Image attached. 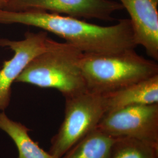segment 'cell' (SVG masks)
<instances>
[{
	"mask_svg": "<svg viewBox=\"0 0 158 158\" xmlns=\"http://www.w3.org/2000/svg\"><path fill=\"white\" fill-rule=\"evenodd\" d=\"M0 23H19L42 29L62 38L85 54H106L135 49L130 19L101 26L81 19L40 10H0Z\"/></svg>",
	"mask_w": 158,
	"mask_h": 158,
	"instance_id": "obj_1",
	"label": "cell"
},
{
	"mask_svg": "<svg viewBox=\"0 0 158 158\" xmlns=\"http://www.w3.org/2000/svg\"><path fill=\"white\" fill-rule=\"evenodd\" d=\"M80 67L87 90L100 94L158 74V64L139 55L134 49L113 53H83Z\"/></svg>",
	"mask_w": 158,
	"mask_h": 158,
	"instance_id": "obj_2",
	"label": "cell"
},
{
	"mask_svg": "<svg viewBox=\"0 0 158 158\" xmlns=\"http://www.w3.org/2000/svg\"><path fill=\"white\" fill-rule=\"evenodd\" d=\"M83 54L69 43L56 41L29 62L15 82L54 89L64 98L85 92L87 90L80 67Z\"/></svg>",
	"mask_w": 158,
	"mask_h": 158,
	"instance_id": "obj_3",
	"label": "cell"
},
{
	"mask_svg": "<svg viewBox=\"0 0 158 158\" xmlns=\"http://www.w3.org/2000/svg\"><path fill=\"white\" fill-rule=\"evenodd\" d=\"M106 113L102 94L86 91L65 98L64 117L48 152L57 158L95 130Z\"/></svg>",
	"mask_w": 158,
	"mask_h": 158,
	"instance_id": "obj_4",
	"label": "cell"
},
{
	"mask_svg": "<svg viewBox=\"0 0 158 158\" xmlns=\"http://www.w3.org/2000/svg\"><path fill=\"white\" fill-rule=\"evenodd\" d=\"M96 128L114 138H133L158 144V103L107 113Z\"/></svg>",
	"mask_w": 158,
	"mask_h": 158,
	"instance_id": "obj_5",
	"label": "cell"
},
{
	"mask_svg": "<svg viewBox=\"0 0 158 158\" xmlns=\"http://www.w3.org/2000/svg\"><path fill=\"white\" fill-rule=\"evenodd\" d=\"M55 42L44 31L38 33L27 32L24 39L20 40L0 39V46L14 52L13 57L5 61L0 68V111H4L9 106L12 85L23 69L35 57L50 49Z\"/></svg>",
	"mask_w": 158,
	"mask_h": 158,
	"instance_id": "obj_6",
	"label": "cell"
},
{
	"mask_svg": "<svg viewBox=\"0 0 158 158\" xmlns=\"http://www.w3.org/2000/svg\"><path fill=\"white\" fill-rule=\"evenodd\" d=\"M124 8L112 0H8L4 10L11 11L40 10L67 16L110 21L113 14Z\"/></svg>",
	"mask_w": 158,
	"mask_h": 158,
	"instance_id": "obj_7",
	"label": "cell"
},
{
	"mask_svg": "<svg viewBox=\"0 0 158 158\" xmlns=\"http://www.w3.org/2000/svg\"><path fill=\"white\" fill-rule=\"evenodd\" d=\"M130 16L136 46H142L147 55L158 59V0H119Z\"/></svg>",
	"mask_w": 158,
	"mask_h": 158,
	"instance_id": "obj_8",
	"label": "cell"
},
{
	"mask_svg": "<svg viewBox=\"0 0 158 158\" xmlns=\"http://www.w3.org/2000/svg\"><path fill=\"white\" fill-rule=\"evenodd\" d=\"M106 114L137 105L158 103V74L106 94Z\"/></svg>",
	"mask_w": 158,
	"mask_h": 158,
	"instance_id": "obj_9",
	"label": "cell"
},
{
	"mask_svg": "<svg viewBox=\"0 0 158 158\" xmlns=\"http://www.w3.org/2000/svg\"><path fill=\"white\" fill-rule=\"evenodd\" d=\"M0 129L14 142L18 151V158H57L45 151L31 138V131L25 125L10 118L4 111L0 112Z\"/></svg>",
	"mask_w": 158,
	"mask_h": 158,
	"instance_id": "obj_10",
	"label": "cell"
},
{
	"mask_svg": "<svg viewBox=\"0 0 158 158\" xmlns=\"http://www.w3.org/2000/svg\"><path fill=\"white\" fill-rule=\"evenodd\" d=\"M115 138L96 128L60 158H109Z\"/></svg>",
	"mask_w": 158,
	"mask_h": 158,
	"instance_id": "obj_11",
	"label": "cell"
},
{
	"mask_svg": "<svg viewBox=\"0 0 158 158\" xmlns=\"http://www.w3.org/2000/svg\"><path fill=\"white\" fill-rule=\"evenodd\" d=\"M109 158H158V144L133 138H115Z\"/></svg>",
	"mask_w": 158,
	"mask_h": 158,
	"instance_id": "obj_12",
	"label": "cell"
},
{
	"mask_svg": "<svg viewBox=\"0 0 158 158\" xmlns=\"http://www.w3.org/2000/svg\"><path fill=\"white\" fill-rule=\"evenodd\" d=\"M8 0H0V10H4Z\"/></svg>",
	"mask_w": 158,
	"mask_h": 158,
	"instance_id": "obj_13",
	"label": "cell"
}]
</instances>
